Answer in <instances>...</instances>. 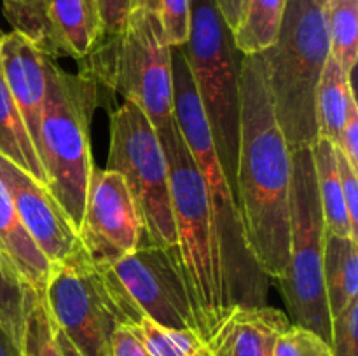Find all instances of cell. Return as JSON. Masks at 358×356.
I'll return each mask as SVG.
<instances>
[{
  "instance_id": "6da1fadb",
  "label": "cell",
  "mask_w": 358,
  "mask_h": 356,
  "mask_svg": "<svg viewBox=\"0 0 358 356\" xmlns=\"http://www.w3.org/2000/svg\"><path fill=\"white\" fill-rule=\"evenodd\" d=\"M236 199L252 255L269 279L289 262V194L292 152L273 112L261 54L241 58Z\"/></svg>"
},
{
  "instance_id": "7a4b0ae2",
  "label": "cell",
  "mask_w": 358,
  "mask_h": 356,
  "mask_svg": "<svg viewBox=\"0 0 358 356\" xmlns=\"http://www.w3.org/2000/svg\"><path fill=\"white\" fill-rule=\"evenodd\" d=\"M171 79L175 121L194 157L208 199L224 311L227 313L236 306H266L269 278L259 267L248 246L236 194L217 157L182 45L171 49Z\"/></svg>"
},
{
  "instance_id": "3957f363",
  "label": "cell",
  "mask_w": 358,
  "mask_h": 356,
  "mask_svg": "<svg viewBox=\"0 0 358 356\" xmlns=\"http://www.w3.org/2000/svg\"><path fill=\"white\" fill-rule=\"evenodd\" d=\"M269 96L290 152L318 138L317 87L329 59L324 6L317 0H287L276 42L261 52Z\"/></svg>"
},
{
  "instance_id": "277c9868",
  "label": "cell",
  "mask_w": 358,
  "mask_h": 356,
  "mask_svg": "<svg viewBox=\"0 0 358 356\" xmlns=\"http://www.w3.org/2000/svg\"><path fill=\"white\" fill-rule=\"evenodd\" d=\"M48 87L42 107L38 156L52 192L79 229L87 184L94 170L90 128L100 105L98 86L86 73H70L49 58Z\"/></svg>"
},
{
  "instance_id": "5b68a950",
  "label": "cell",
  "mask_w": 358,
  "mask_h": 356,
  "mask_svg": "<svg viewBox=\"0 0 358 356\" xmlns=\"http://www.w3.org/2000/svg\"><path fill=\"white\" fill-rule=\"evenodd\" d=\"M171 49L159 20L147 9L133 7L126 27L115 35H103L90 56L80 61V72L98 87L138 105L157 135H164L177 124Z\"/></svg>"
},
{
  "instance_id": "8992f818",
  "label": "cell",
  "mask_w": 358,
  "mask_h": 356,
  "mask_svg": "<svg viewBox=\"0 0 358 356\" xmlns=\"http://www.w3.org/2000/svg\"><path fill=\"white\" fill-rule=\"evenodd\" d=\"M159 140L168 161L178 257L191 295L198 335L205 339L226 313L205 184L177 124L159 135Z\"/></svg>"
},
{
  "instance_id": "52a82bcc",
  "label": "cell",
  "mask_w": 358,
  "mask_h": 356,
  "mask_svg": "<svg viewBox=\"0 0 358 356\" xmlns=\"http://www.w3.org/2000/svg\"><path fill=\"white\" fill-rule=\"evenodd\" d=\"M182 47L217 157L236 194L234 178L240 143V66L243 54L234 45L233 31L215 0H191V30Z\"/></svg>"
},
{
  "instance_id": "ba28073f",
  "label": "cell",
  "mask_w": 358,
  "mask_h": 356,
  "mask_svg": "<svg viewBox=\"0 0 358 356\" xmlns=\"http://www.w3.org/2000/svg\"><path fill=\"white\" fill-rule=\"evenodd\" d=\"M325 225L318 199L311 147L292 152L289 194V262L280 279L292 325L308 328L331 344L332 318L324 286Z\"/></svg>"
},
{
  "instance_id": "9c48e42d",
  "label": "cell",
  "mask_w": 358,
  "mask_h": 356,
  "mask_svg": "<svg viewBox=\"0 0 358 356\" xmlns=\"http://www.w3.org/2000/svg\"><path fill=\"white\" fill-rule=\"evenodd\" d=\"M107 170L124 178L138 206L145 230L143 244L177 246L166 156L150 119L131 101L110 114Z\"/></svg>"
},
{
  "instance_id": "30bf717a",
  "label": "cell",
  "mask_w": 358,
  "mask_h": 356,
  "mask_svg": "<svg viewBox=\"0 0 358 356\" xmlns=\"http://www.w3.org/2000/svg\"><path fill=\"white\" fill-rule=\"evenodd\" d=\"M98 267L124 325L149 318L163 328L198 334L177 246L140 244L114 264Z\"/></svg>"
},
{
  "instance_id": "8fae6325",
  "label": "cell",
  "mask_w": 358,
  "mask_h": 356,
  "mask_svg": "<svg viewBox=\"0 0 358 356\" xmlns=\"http://www.w3.org/2000/svg\"><path fill=\"white\" fill-rule=\"evenodd\" d=\"M44 300L56 328L83 356H108L112 334L124 325L103 272L79 246L51 264Z\"/></svg>"
},
{
  "instance_id": "7c38bea8",
  "label": "cell",
  "mask_w": 358,
  "mask_h": 356,
  "mask_svg": "<svg viewBox=\"0 0 358 356\" xmlns=\"http://www.w3.org/2000/svg\"><path fill=\"white\" fill-rule=\"evenodd\" d=\"M13 31L52 59L83 61L103 37L94 0H2Z\"/></svg>"
},
{
  "instance_id": "4fadbf2b",
  "label": "cell",
  "mask_w": 358,
  "mask_h": 356,
  "mask_svg": "<svg viewBox=\"0 0 358 356\" xmlns=\"http://www.w3.org/2000/svg\"><path fill=\"white\" fill-rule=\"evenodd\" d=\"M77 234L80 246L96 265L114 264L143 244L142 215L117 171L93 170Z\"/></svg>"
},
{
  "instance_id": "5bb4252c",
  "label": "cell",
  "mask_w": 358,
  "mask_h": 356,
  "mask_svg": "<svg viewBox=\"0 0 358 356\" xmlns=\"http://www.w3.org/2000/svg\"><path fill=\"white\" fill-rule=\"evenodd\" d=\"M0 181L31 239L51 264L62 260L79 246V234L52 192L30 173L0 154Z\"/></svg>"
},
{
  "instance_id": "9a60e30c",
  "label": "cell",
  "mask_w": 358,
  "mask_h": 356,
  "mask_svg": "<svg viewBox=\"0 0 358 356\" xmlns=\"http://www.w3.org/2000/svg\"><path fill=\"white\" fill-rule=\"evenodd\" d=\"M48 56L17 31L2 35L0 73L38 152L42 107L48 87Z\"/></svg>"
},
{
  "instance_id": "2e32d148",
  "label": "cell",
  "mask_w": 358,
  "mask_h": 356,
  "mask_svg": "<svg viewBox=\"0 0 358 356\" xmlns=\"http://www.w3.org/2000/svg\"><path fill=\"white\" fill-rule=\"evenodd\" d=\"M290 327L287 313L271 306H236L203 341L212 356H273L280 335Z\"/></svg>"
},
{
  "instance_id": "e0dca14e",
  "label": "cell",
  "mask_w": 358,
  "mask_h": 356,
  "mask_svg": "<svg viewBox=\"0 0 358 356\" xmlns=\"http://www.w3.org/2000/svg\"><path fill=\"white\" fill-rule=\"evenodd\" d=\"M0 258L23 285L44 295L51 262L24 229L9 192L0 181Z\"/></svg>"
},
{
  "instance_id": "ac0fdd59",
  "label": "cell",
  "mask_w": 358,
  "mask_h": 356,
  "mask_svg": "<svg viewBox=\"0 0 358 356\" xmlns=\"http://www.w3.org/2000/svg\"><path fill=\"white\" fill-rule=\"evenodd\" d=\"M324 286L331 318L358 300V244L355 237L325 234Z\"/></svg>"
},
{
  "instance_id": "d6986e66",
  "label": "cell",
  "mask_w": 358,
  "mask_h": 356,
  "mask_svg": "<svg viewBox=\"0 0 358 356\" xmlns=\"http://www.w3.org/2000/svg\"><path fill=\"white\" fill-rule=\"evenodd\" d=\"M311 157H313L315 178H317L318 199H320L322 215H324L325 234L350 236L357 239L352 229V222H350L345 198H343L334 143L318 136L317 142L311 145Z\"/></svg>"
},
{
  "instance_id": "ffe728a7",
  "label": "cell",
  "mask_w": 358,
  "mask_h": 356,
  "mask_svg": "<svg viewBox=\"0 0 358 356\" xmlns=\"http://www.w3.org/2000/svg\"><path fill=\"white\" fill-rule=\"evenodd\" d=\"M355 100L352 77L343 72L334 58L329 54L320 82L317 87V128L318 136L339 147L341 131L348 115L350 103Z\"/></svg>"
},
{
  "instance_id": "44dd1931",
  "label": "cell",
  "mask_w": 358,
  "mask_h": 356,
  "mask_svg": "<svg viewBox=\"0 0 358 356\" xmlns=\"http://www.w3.org/2000/svg\"><path fill=\"white\" fill-rule=\"evenodd\" d=\"M0 154L48 187L41 156L0 73Z\"/></svg>"
},
{
  "instance_id": "7402d4cb",
  "label": "cell",
  "mask_w": 358,
  "mask_h": 356,
  "mask_svg": "<svg viewBox=\"0 0 358 356\" xmlns=\"http://www.w3.org/2000/svg\"><path fill=\"white\" fill-rule=\"evenodd\" d=\"M287 0H247L233 40L243 56L261 54L271 47L282 27Z\"/></svg>"
},
{
  "instance_id": "603a6c76",
  "label": "cell",
  "mask_w": 358,
  "mask_h": 356,
  "mask_svg": "<svg viewBox=\"0 0 358 356\" xmlns=\"http://www.w3.org/2000/svg\"><path fill=\"white\" fill-rule=\"evenodd\" d=\"M329 54L352 77L358 58V0H329L324 3Z\"/></svg>"
},
{
  "instance_id": "cb8c5ba5",
  "label": "cell",
  "mask_w": 358,
  "mask_h": 356,
  "mask_svg": "<svg viewBox=\"0 0 358 356\" xmlns=\"http://www.w3.org/2000/svg\"><path fill=\"white\" fill-rule=\"evenodd\" d=\"M21 351L23 356H63L56 339V325L45 306L44 295L27 285Z\"/></svg>"
},
{
  "instance_id": "d4e9b609",
  "label": "cell",
  "mask_w": 358,
  "mask_h": 356,
  "mask_svg": "<svg viewBox=\"0 0 358 356\" xmlns=\"http://www.w3.org/2000/svg\"><path fill=\"white\" fill-rule=\"evenodd\" d=\"M152 356H212L205 341L192 330H170L142 318L129 325Z\"/></svg>"
},
{
  "instance_id": "484cf974",
  "label": "cell",
  "mask_w": 358,
  "mask_h": 356,
  "mask_svg": "<svg viewBox=\"0 0 358 356\" xmlns=\"http://www.w3.org/2000/svg\"><path fill=\"white\" fill-rule=\"evenodd\" d=\"M0 327L17 346H21L24 327V285L2 258H0Z\"/></svg>"
},
{
  "instance_id": "4316f807",
  "label": "cell",
  "mask_w": 358,
  "mask_h": 356,
  "mask_svg": "<svg viewBox=\"0 0 358 356\" xmlns=\"http://www.w3.org/2000/svg\"><path fill=\"white\" fill-rule=\"evenodd\" d=\"M133 7L147 9L159 20L171 47H180L187 42L191 30V0H133Z\"/></svg>"
},
{
  "instance_id": "83f0119b",
  "label": "cell",
  "mask_w": 358,
  "mask_h": 356,
  "mask_svg": "<svg viewBox=\"0 0 358 356\" xmlns=\"http://www.w3.org/2000/svg\"><path fill=\"white\" fill-rule=\"evenodd\" d=\"M273 356H334L331 344L308 328L292 325L278 337Z\"/></svg>"
},
{
  "instance_id": "f1b7e54d",
  "label": "cell",
  "mask_w": 358,
  "mask_h": 356,
  "mask_svg": "<svg viewBox=\"0 0 358 356\" xmlns=\"http://www.w3.org/2000/svg\"><path fill=\"white\" fill-rule=\"evenodd\" d=\"M331 349L334 356H358V300L332 318Z\"/></svg>"
},
{
  "instance_id": "f546056e",
  "label": "cell",
  "mask_w": 358,
  "mask_h": 356,
  "mask_svg": "<svg viewBox=\"0 0 358 356\" xmlns=\"http://www.w3.org/2000/svg\"><path fill=\"white\" fill-rule=\"evenodd\" d=\"M336 159H338L339 178H341L343 198H345L346 209H348L353 234L357 236L358 234V171L357 168L346 159V156L343 154V150L339 149V147H336Z\"/></svg>"
},
{
  "instance_id": "4dcf8cb0",
  "label": "cell",
  "mask_w": 358,
  "mask_h": 356,
  "mask_svg": "<svg viewBox=\"0 0 358 356\" xmlns=\"http://www.w3.org/2000/svg\"><path fill=\"white\" fill-rule=\"evenodd\" d=\"M100 13L105 35H115L126 27L133 0H94Z\"/></svg>"
},
{
  "instance_id": "1f68e13d",
  "label": "cell",
  "mask_w": 358,
  "mask_h": 356,
  "mask_svg": "<svg viewBox=\"0 0 358 356\" xmlns=\"http://www.w3.org/2000/svg\"><path fill=\"white\" fill-rule=\"evenodd\" d=\"M108 356H152L142 339L128 327L119 325L110 339V353Z\"/></svg>"
},
{
  "instance_id": "d6a6232c",
  "label": "cell",
  "mask_w": 358,
  "mask_h": 356,
  "mask_svg": "<svg viewBox=\"0 0 358 356\" xmlns=\"http://www.w3.org/2000/svg\"><path fill=\"white\" fill-rule=\"evenodd\" d=\"M339 149L346 156V159L358 170V105L357 98L350 103L348 115L341 131V143Z\"/></svg>"
},
{
  "instance_id": "836d02e7",
  "label": "cell",
  "mask_w": 358,
  "mask_h": 356,
  "mask_svg": "<svg viewBox=\"0 0 358 356\" xmlns=\"http://www.w3.org/2000/svg\"><path fill=\"white\" fill-rule=\"evenodd\" d=\"M217 7H219L220 14H222L224 21L229 27L231 31H234L240 24L241 16H243L245 2L247 0H215Z\"/></svg>"
},
{
  "instance_id": "e575fe53",
  "label": "cell",
  "mask_w": 358,
  "mask_h": 356,
  "mask_svg": "<svg viewBox=\"0 0 358 356\" xmlns=\"http://www.w3.org/2000/svg\"><path fill=\"white\" fill-rule=\"evenodd\" d=\"M0 356H23L21 346H17L2 327H0Z\"/></svg>"
},
{
  "instance_id": "d590c367",
  "label": "cell",
  "mask_w": 358,
  "mask_h": 356,
  "mask_svg": "<svg viewBox=\"0 0 358 356\" xmlns=\"http://www.w3.org/2000/svg\"><path fill=\"white\" fill-rule=\"evenodd\" d=\"M56 339H58V344H59V349H62L63 356H83L79 351H77L76 346H73L72 342H70L69 339L58 330V328H56Z\"/></svg>"
},
{
  "instance_id": "8d00e7d4",
  "label": "cell",
  "mask_w": 358,
  "mask_h": 356,
  "mask_svg": "<svg viewBox=\"0 0 358 356\" xmlns=\"http://www.w3.org/2000/svg\"><path fill=\"white\" fill-rule=\"evenodd\" d=\"M317 2H318V3H322V6H324V3H327L329 0H317Z\"/></svg>"
},
{
  "instance_id": "74e56055",
  "label": "cell",
  "mask_w": 358,
  "mask_h": 356,
  "mask_svg": "<svg viewBox=\"0 0 358 356\" xmlns=\"http://www.w3.org/2000/svg\"><path fill=\"white\" fill-rule=\"evenodd\" d=\"M2 35H3V34H0V42H2Z\"/></svg>"
}]
</instances>
